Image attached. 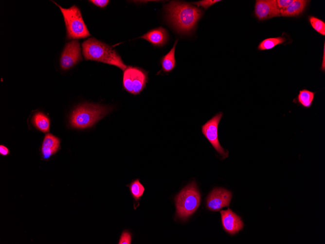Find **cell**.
<instances>
[{
    "label": "cell",
    "instance_id": "obj_8",
    "mask_svg": "<svg viewBox=\"0 0 325 244\" xmlns=\"http://www.w3.org/2000/svg\"><path fill=\"white\" fill-rule=\"evenodd\" d=\"M81 48L79 41L72 40L66 43L60 58V66L64 70L72 67L81 60Z\"/></svg>",
    "mask_w": 325,
    "mask_h": 244
},
{
    "label": "cell",
    "instance_id": "obj_4",
    "mask_svg": "<svg viewBox=\"0 0 325 244\" xmlns=\"http://www.w3.org/2000/svg\"><path fill=\"white\" fill-rule=\"evenodd\" d=\"M201 195L196 183L193 181L184 188L175 197L176 217L185 220L198 208Z\"/></svg>",
    "mask_w": 325,
    "mask_h": 244
},
{
    "label": "cell",
    "instance_id": "obj_11",
    "mask_svg": "<svg viewBox=\"0 0 325 244\" xmlns=\"http://www.w3.org/2000/svg\"><path fill=\"white\" fill-rule=\"evenodd\" d=\"M221 219L224 230L231 235H234L241 230L244 224L241 218L231 209L221 210Z\"/></svg>",
    "mask_w": 325,
    "mask_h": 244
},
{
    "label": "cell",
    "instance_id": "obj_19",
    "mask_svg": "<svg viewBox=\"0 0 325 244\" xmlns=\"http://www.w3.org/2000/svg\"><path fill=\"white\" fill-rule=\"evenodd\" d=\"M286 40V39L282 37L267 38L260 42L258 46V49L259 50L271 49L276 45L284 43Z\"/></svg>",
    "mask_w": 325,
    "mask_h": 244
},
{
    "label": "cell",
    "instance_id": "obj_12",
    "mask_svg": "<svg viewBox=\"0 0 325 244\" xmlns=\"http://www.w3.org/2000/svg\"><path fill=\"white\" fill-rule=\"evenodd\" d=\"M140 38L146 40L154 46L161 47L167 42L168 34L165 29L160 27L150 30Z\"/></svg>",
    "mask_w": 325,
    "mask_h": 244
},
{
    "label": "cell",
    "instance_id": "obj_16",
    "mask_svg": "<svg viewBox=\"0 0 325 244\" xmlns=\"http://www.w3.org/2000/svg\"><path fill=\"white\" fill-rule=\"evenodd\" d=\"M129 188L131 195L134 199V209L139 206V201L143 196L145 188L140 183L139 179L133 180L129 184L126 185Z\"/></svg>",
    "mask_w": 325,
    "mask_h": 244
},
{
    "label": "cell",
    "instance_id": "obj_15",
    "mask_svg": "<svg viewBox=\"0 0 325 244\" xmlns=\"http://www.w3.org/2000/svg\"><path fill=\"white\" fill-rule=\"evenodd\" d=\"M316 93L307 89L300 90L293 102L305 108H309L313 104Z\"/></svg>",
    "mask_w": 325,
    "mask_h": 244
},
{
    "label": "cell",
    "instance_id": "obj_25",
    "mask_svg": "<svg viewBox=\"0 0 325 244\" xmlns=\"http://www.w3.org/2000/svg\"><path fill=\"white\" fill-rule=\"evenodd\" d=\"M9 151L8 148L3 145L0 146V154L1 155L5 156L9 154Z\"/></svg>",
    "mask_w": 325,
    "mask_h": 244
},
{
    "label": "cell",
    "instance_id": "obj_24",
    "mask_svg": "<svg viewBox=\"0 0 325 244\" xmlns=\"http://www.w3.org/2000/svg\"><path fill=\"white\" fill-rule=\"evenodd\" d=\"M90 1L97 6L104 8L108 5L109 1L108 0H90Z\"/></svg>",
    "mask_w": 325,
    "mask_h": 244
},
{
    "label": "cell",
    "instance_id": "obj_26",
    "mask_svg": "<svg viewBox=\"0 0 325 244\" xmlns=\"http://www.w3.org/2000/svg\"><path fill=\"white\" fill-rule=\"evenodd\" d=\"M323 63L322 64V70H323L324 72L325 71V63H324V57H325V45H324V56H323Z\"/></svg>",
    "mask_w": 325,
    "mask_h": 244
},
{
    "label": "cell",
    "instance_id": "obj_5",
    "mask_svg": "<svg viewBox=\"0 0 325 244\" xmlns=\"http://www.w3.org/2000/svg\"><path fill=\"white\" fill-rule=\"evenodd\" d=\"M61 11L69 39L83 38L90 36L79 9L75 5L64 8L55 3Z\"/></svg>",
    "mask_w": 325,
    "mask_h": 244
},
{
    "label": "cell",
    "instance_id": "obj_14",
    "mask_svg": "<svg viewBox=\"0 0 325 244\" xmlns=\"http://www.w3.org/2000/svg\"><path fill=\"white\" fill-rule=\"evenodd\" d=\"M309 1L306 0H294L287 8L280 10V15L285 17L297 16L304 11Z\"/></svg>",
    "mask_w": 325,
    "mask_h": 244
},
{
    "label": "cell",
    "instance_id": "obj_7",
    "mask_svg": "<svg viewBox=\"0 0 325 244\" xmlns=\"http://www.w3.org/2000/svg\"><path fill=\"white\" fill-rule=\"evenodd\" d=\"M223 113L218 112L201 126V132L213 147L219 154L222 159L228 157L229 151L220 145L218 136L219 123L223 117Z\"/></svg>",
    "mask_w": 325,
    "mask_h": 244
},
{
    "label": "cell",
    "instance_id": "obj_20",
    "mask_svg": "<svg viewBox=\"0 0 325 244\" xmlns=\"http://www.w3.org/2000/svg\"><path fill=\"white\" fill-rule=\"evenodd\" d=\"M308 21L312 27L320 34L325 35V22L314 16H309Z\"/></svg>",
    "mask_w": 325,
    "mask_h": 244
},
{
    "label": "cell",
    "instance_id": "obj_22",
    "mask_svg": "<svg viewBox=\"0 0 325 244\" xmlns=\"http://www.w3.org/2000/svg\"><path fill=\"white\" fill-rule=\"evenodd\" d=\"M131 243V235L127 230H124L121 234L118 244H130Z\"/></svg>",
    "mask_w": 325,
    "mask_h": 244
},
{
    "label": "cell",
    "instance_id": "obj_1",
    "mask_svg": "<svg viewBox=\"0 0 325 244\" xmlns=\"http://www.w3.org/2000/svg\"><path fill=\"white\" fill-rule=\"evenodd\" d=\"M168 21L181 34L190 35L202 17L203 10L190 3L172 1L164 6Z\"/></svg>",
    "mask_w": 325,
    "mask_h": 244
},
{
    "label": "cell",
    "instance_id": "obj_23",
    "mask_svg": "<svg viewBox=\"0 0 325 244\" xmlns=\"http://www.w3.org/2000/svg\"><path fill=\"white\" fill-rule=\"evenodd\" d=\"M294 0H276L277 6L281 10L287 8Z\"/></svg>",
    "mask_w": 325,
    "mask_h": 244
},
{
    "label": "cell",
    "instance_id": "obj_21",
    "mask_svg": "<svg viewBox=\"0 0 325 244\" xmlns=\"http://www.w3.org/2000/svg\"><path fill=\"white\" fill-rule=\"evenodd\" d=\"M220 1V0H203L197 2H192V4H193L195 5H197L198 7H201L204 8V10H207L210 6L213 4Z\"/></svg>",
    "mask_w": 325,
    "mask_h": 244
},
{
    "label": "cell",
    "instance_id": "obj_13",
    "mask_svg": "<svg viewBox=\"0 0 325 244\" xmlns=\"http://www.w3.org/2000/svg\"><path fill=\"white\" fill-rule=\"evenodd\" d=\"M59 147L60 140L58 138L51 133L45 135L41 147L43 159H47L50 158L58 150Z\"/></svg>",
    "mask_w": 325,
    "mask_h": 244
},
{
    "label": "cell",
    "instance_id": "obj_17",
    "mask_svg": "<svg viewBox=\"0 0 325 244\" xmlns=\"http://www.w3.org/2000/svg\"><path fill=\"white\" fill-rule=\"evenodd\" d=\"M178 41L177 39L169 52L164 56L161 59L162 70L164 73H169L175 67L176 65L175 52L176 44Z\"/></svg>",
    "mask_w": 325,
    "mask_h": 244
},
{
    "label": "cell",
    "instance_id": "obj_6",
    "mask_svg": "<svg viewBox=\"0 0 325 244\" xmlns=\"http://www.w3.org/2000/svg\"><path fill=\"white\" fill-rule=\"evenodd\" d=\"M148 81L147 72L142 69L128 67L124 70L123 85L128 93L137 95L145 87Z\"/></svg>",
    "mask_w": 325,
    "mask_h": 244
},
{
    "label": "cell",
    "instance_id": "obj_3",
    "mask_svg": "<svg viewBox=\"0 0 325 244\" xmlns=\"http://www.w3.org/2000/svg\"><path fill=\"white\" fill-rule=\"evenodd\" d=\"M111 110L110 107L98 104H81L77 106L71 114L70 125L72 128L79 129L90 128L106 116Z\"/></svg>",
    "mask_w": 325,
    "mask_h": 244
},
{
    "label": "cell",
    "instance_id": "obj_10",
    "mask_svg": "<svg viewBox=\"0 0 325 244\" xmlns=\"http://www.w3.org/2000/svg\"><path fill=\"white\" fill-rule=\"evenodd\" d=\"M254 13L261 21L281 16L276 0H256Z\"/></svg>",
    "mask_w": 325,
    "mask_h": 244
},
{
    "label": "cell",
    "instance_id": "obj_9",
    "mask_svg": "<svg viewBox=\"0 0 325 244\" xmlns=\"http://www.w3.org/2000/svg\"><path fill=\"white\" fill-rule=\"evenodd\" d=\"M232 197L231 191L223 188H215L208 195L206 200L207 208L212 211H219L229 206Z\"/></svg>",
    "mask_w": 325,
    "mask_h": 244
},
{
    "label": "cell",
    "instance_id": "obj_2",
    "mask_svg": "<svg viewBox=\"0 0 325 244\" xmlns=\"http://www.w3.org/2000/svg\"><path fill=\"white\" fill-rule=\"evenodd\" d=\"M82 47L86 59L114 65L123 71L127 68L120 56L112 48L94 38H89L84 41Z\"/></svg>",
    "mask_w": 325,
    "mask_h": 244
},
{
    "label": "cell",
    "instance_id": "obj_18",
    "mask_svg": "<svg viewBox=\"0 0 325 244\" xmlns=\"http://www.w3.org/2000/svg\"><path fill=\"white\" fill-rule=\"evenodd\" d=\"M33 122L40 131L43 132L49 131L50 121L49 118L42 113L38 112L35 114L33 117Z\"/></svg>",
    "mask_w": 325,
    "mask_h": 244
}]
</instances>
